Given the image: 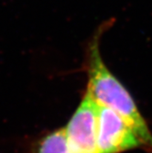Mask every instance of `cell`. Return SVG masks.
Instances as JSON below:
<instances>
[{
    "mask_svg": "<svg viewBox=\"0 0 152 153\" xmlns=\"http://www.w3.org/2000/svg\"><path fill=\"white\" fill-rule=\"evenodd\" d=\"M116 19L102 22L88 39L85 50L84 69L87 75L86 90L100 105L114 110L135 128L148 149L152 151V134L133 96L122 82L109 70L100 51L104 33L115 25Z\"/></svg>",
    "mask_w": 152,
    "mask_h": 153,
    "instance_id": "obj_1",
    "label": "cell"
},
{
    "mask_svg": "<svg viewBox=\"0 0 152 153\" xmlns=\"http://www.w3.org/2000/svg\"><path fill=\"white\" fill-rule=\"evenodd\" d=\"M140 148L147 149L131 125L114 110L98 105V153H123Z\"/></svg>",
    "mask_w": 152,
    "mask_h": 153,
    "instance_id": "obj_2",
    "label": "cell"
},
{
    "mask_svg": "<svg viewBox=\"0 0 152 153\" xmlns=\"http://www.w3.org/2000/svg\"><path fill=\"white\" fill-rule=\"evenodd\" d=\"M97 115L98 104L85 91L66 127L63 128L73 153H98Z\"/></svg>",
    "mask_w": 152,
    "mask_h": 153,
    "instance_id": "obj_3",
    "label": "cell"
},
{
    "mask_svg": "<svg viewBox=\"0 0 152 153\" xmlns=\"http://www.w3.org/2000/svg\"><path fill=\"white\" fill-rule=\"evenodd\" d=\"M35 153H73L68 145L64 128L55 129L41 137L35 147Z\"/></svg>",
    "mask_w": 152,
    "mask_h": 153,
    "instance_id": "obj_4",
    "label": "cell"
}]
</instances>
